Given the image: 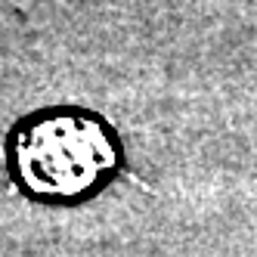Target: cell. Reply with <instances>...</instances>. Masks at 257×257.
<instances>
[{"label":"cell","instance_id":"obj_1","mask_svg":"<svg viewBox=\"0 0 257 257\" xmlns=\"http://www.w3.org/2000/svg\"><path fill=\"white\" fill-rule=\"evenodd\" d=\"M16 168L25 186L50 198H75L115 168L105 131L81 115L44 118L16 143Z\"/></svg>","mask_w":257,"mask_h":257}]
</instances>
